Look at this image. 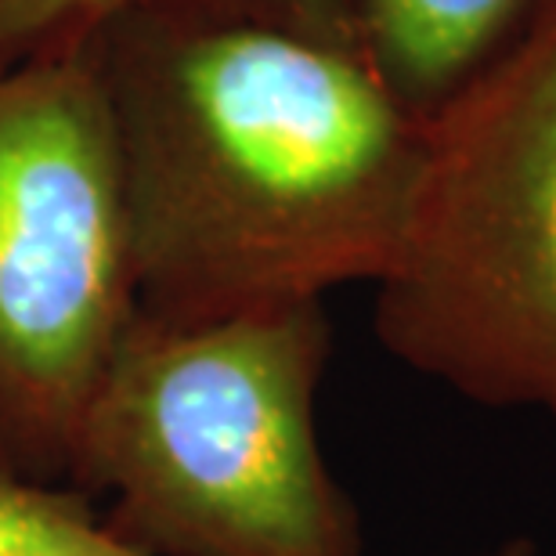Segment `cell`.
<instances>
[{"mask_svg":"<svg viewBox=\"0 0 556 556\" xmlns=\"http://www.w3.org/2000/svg\"><path fill=\"white\" fill-rule=\"evenodd\" d=\"M321 300L206 321L135 315L76 433L70 481L144 556H365L318 441Z\"/></svg>","mask_w":556,"mask_h":556,"instance_id":"cell-2","label":"cell"},{"mask_svg":"<svg viewBox=\"0 0 556 556\" xmlns=\"http://www.w3.org/2000/svg\"><path fill=\"white\" fill-rule=\"evenodd\" d=\"M372 329L408 369L556 427V0L427 116Z\"/></svg>","mask_w":556,"mask_h":556,"instance_id":"cell-3","label":"cell"},{"mask_svg":"<svg viewBox=\"0 0 556 556\" xmlns=\"http://www.w3.org/2000/svg\"><path fill=\"white\" fill-rule=\"evenodd\" d=\"M127 4H138V0H0V62H15L22 54L94 29L98 22ZM261 4L307 11V15L332 18L343 26L340 0H261Z\"/></svg>","mask_w":556,"mask_h":556,"instance_id":"cell-7","label":"cell"},{"mask_svg":"<svg viewBox=\"0 0 556 556\" xmlns=\"http://www.w3.org/2000/svg\"><path fill=\"white\" fill-rule=\"evenodd\" d=\"M138 315L124 163L87 33L0 62V463L70 481Z\"/></svg>","mask_w":556,"mask_h":556,"instance_id":"cell-4","label":"cell"},{"mask_svg":"<svg viewBox=\"0 0 556 556\" xmlns=\"http://www.w3.org/2000/svg\"><path fill=\"white\" fill-rule=\"evenodd\" d=\"M87 37L124 163L138 315L228 318L387 271L427 119L340 22L138 0Z\"/></svg>","mask_w":556,"mask_h":556,"instance_id":"cell-1","label":"cell"},{"mask_svg":"<svg viewBox=\"0 0 556 556\" xmlns=\"http://www.w3.org/2000/svg\"><path fill=\"white\" fill-rule=\"evenodd\" d=\"M484 556H535V542L525 539V535H517V539L498 542V546L488 549Z\"/></svg>","mask_w":556,"mask_h":556,"instance_id":"cell-8","label":"cell"},{"mask_svg":"<svg viewBox=\"0 0 556 556\" xmlns=\"http://www.w3.org/2000/svg\"><path fill=\"white\" fill-rule=\"evenodd\" d=\"M535 8L539 0H340L351 40L422 119L492 70Z\"/></svg>","mask_w":556,"mask_h":556,"instance_id":"cell-5","label":"cell"},{"mask_svg":"<svg viewBox=\"0 0 556 556\" xmlns=\"http://www.w3.org/2000/svg\"><path fill=\"white\" fill-rule=\"evenodd\" d=\"M0 556H144L127 546L80 488L37 481L0 463Z\"/></svg>","mask_w":556,"mask_h":556,"instance_id":"cell-6","label":"cell"}]
</instances>
